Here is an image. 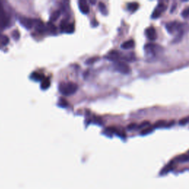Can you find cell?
<instances>
[{"instance_id":"6da1fadb","label":"cell","mask_w":189,"mask_h":189,"mask_svg":"<svg viewBox=\"0 0 189 189\" xmlns=\"http://www.w3.org/2000/svg\"><path fill=\"white\" fill-rule=\"evenodd\" d=\"M78 89V84L73 82H63L58 86V90L64 95L68 96L74 94Z\"/></svg>"},{"instance_id":"7a4b0ae2","label":"cell","mask_w":189,"mask_h":189,"mask_svg":"<svg viewBox=\"0 0 189 189\" xmlns=\"http://www.w3.org/2000/svg\"><path fill=\"white\" fill-rule=\"evenodd\" d=\"M183 25H182V23L178 22V21H172V22L168 23L166 25L167 31L169 33L174 34L177 33H180V31L183 30Z\"/></svg>"},{"instance_id":"3957f363","label":"cell","mask_w":189,"mask_h":189,"mask_svg":"<svg viewBox=\"0 0 189 189\" xmlns=\"http://www.w3.org/2000/svg\"><path fill=\"white\" fill-rule=\"evenodd\" d=\"M144 50H145L146 53L148 54V55H157L160 50H161V47L156 44H153V43H148V44H146L144 47Z\"/></svg>"},{"instance_id":"277c9868","label":"cell","mask_w":189,"mask_h":189,"mask_svg":"<svg viewBox=\"0 0 189 189\" xmlns=\"http://www.w3.org/2000/svg\"><path fill=\"white\" fill-rule=\"evenodd\" d=\"M114 67L117 71L122 74H129L130 73V71H131L129 66L126 63L122 62V61H117L114 64Z\"/></svg>"},{"instance_id":"5b68a950","label":"cell","mask_w":189,"mask_h":189,"mask_svg":"<svg viewBox=\"0 0 189 189\" xmlns=\"http://www.w3.org/2000/svg\"><path fill=\"white\" fill-rule=\"evenodd\" d=\"M19 21L21 23V25L23 27H25L27 29H31L32 28V27L33 26V25L35 24V19H32L31 18L25 16H21L20 17Z\"/></svg>"},{"instance_id":"8992f818","label":"cell","mask_w":189,"mask_h":189,"mask_svg":"<svg viewBox=\"0 0 189 189\" xmlns=\"http://www.w3.org/2000/svg\"><path fill=\"white\" fill-rule=\"evenodd\" d=\"M166 5H165L164 4L159 3L158 5H157V6L156 7L155 9H154V11H153L151 17H152L153 18H157V17H159L161 15L162 13L166 10Z\"/></svg>"},{"instance_id":"52a82bcc","label":"cell","mask_w":189,"mask_h":189,"mask_svg":"<svg viewBox=\"0 0 189 189\" xmlns=\"http://www.w3.org/2000/svg\"><path fill=\"white\" fill-rule=\"evenodd\" d=\"M61 29L62 31L66 33H71L74 31V25L73 24H69L66 21H62L61 23Z\"/></svg>"},{"instance_id":"ba28073f","label":"cell","mask_w":189,"mask_h":189,"mask_svg":"<svg viewBox=\"0 0 189 189\" xmlns=\"http://www.w3.org/2000/svg\"><path fill=\"white\" fill-rule=\"evenodd\" d=\"M146 35L147 38L151 41H154L157 37V32L153 27H149L146 30Z\"/></svg>"},{"instance_id":"9c48e42d","label":"cell","mask_w":189,"mask_h":189,"mask_svg":"<svg viewBox=\"0 0 189 189\" xmlns=\"http://www.w3.org/2000/svg\"><path fill=\"white\" fill-rule=\"evenodd\" d=\"M78 5H79V9L81 10V11L83 14H88L89 11H90V8H89L88 4H87V2L86 1H84V0L79 1L78 2Z\"/></svg>"},{"instance_id":"30bf717a","label":"cell","mask_w":189,"mask_h":189,"mask_svg":"<svg viewBox=\"0 0 189 189\" xmlns=\"http://www.w3.org/2000/svg\"><path fill=\"white\" fill-rule=\"evenodd\" d=\"M134 45H135V44H134V41L133 40H128L121 44V47L124 50H129L133 48Z\"/></svg>"},{"instance_id":"8fae6325","label":"cell","mask_w":189,"mask_h":189,"mask_svg":"<svg viewBox=\"0 0 189 189\" xmlns=\"http://www.w3.org/2000/svg\"><path fill=\"white\" fill-rule=\"evenodd\" d=\"M35 25L37 31H38L39 33L44 32V29H45V27H44V23H43L41 20L35 19Z\"/></svg>"},{"instance_id":"7c38bea8","label":"cell","mask_w":189,"mask_h":189,"mask_svg":"<svg viewBox=\"0 0 189 189\" xmlns=\"http://www.w3.org/2000/svg\"><path fill=\"white\" fill-rule=\"evenodd\" d=\"M108 58L111 60H117L121 58L120 53L117 50H112L109 53Z\"/></svg>"},{"instance_id":"4fadbf2b","label":"cell","mask_w":189,"mask_h":189,"mask_svg":"<svg viewBox=\"0 0 189 189\" xmlns=\"http://www.w3.org/2000/svg\"><path fill=\"white\" fill-rule=\"evenodd\" d=\"M31 78L33 80H35V81H41V80H44V75H42L41 73H40V72H33L32 74H31Z\"/></svg>"},{"instance_id":"5bb4252c","label":"cell","mask_w":189,"mask_h":189,"mask_svg":"<svg viewBox=\"0 0 189 189\" xmlns=\"http://www.w3.org/2000/svg\"><path fill=\"white\" fill-rule=\"evenodd\" d=\"M50 86V81L48 78H44L42 81H41V88L42 90H47L48 89Z\"/></svg>"},{"instance_id":"9a60e30c","label":"cell","mask_w":189,"mask_h":189,"mask_svg":"<svg viewBox=\"0 0 189 189\" xmlns=\"http://www.w3.org/2000/svg\"><path fill=\"white\" fill-rule=\"evenodd\" d=\"M138 4L136 3V2H131V3L128 4L127 8H128L129 11H131V12H134V11H135L138 8Z\"/></svg>"},{"instance_id":"2e32d148","label":"cell","mask_w":189,"mask_h":189,"mask_svg":"<svg viewBox=\"0 0 189 189\" xmlns=\"http://www.w3.org/2000/svg\"><path fill=\"white\" fill-rule=\"evenodd\" d=\"M166 121H163V120H160V121H157V122L154 124V128H160V127L166 126Z\"/></svg>"},{"instance_id":"e0dca14e","label":"cell","mask_w":189,"mask_h":189,"mask_svg":"<svg viewBox=\"0 0 189 189\" xmlns=\"http://www.w3.org/2000/svg\"><path fill=\"white\" fill-rule=\"evenodd\" d=\"M153 129H154V127L148 126L146 127V128L144 129H142L140 134H141L142 135H146V134H150V133L153 131Z\"/></svg>"},{"instance_id":"ac0fdd59","label":"cell","mask_w":189,"mask_h":189,"mask_svg":"<svg viewBox=\"0 0 189 189\" xmlns=\"http://www.w3.org/2000/svg\"><path fill=\"white\" fill-rule=\"evenodd\" d=\"M98 7H99V9H100V11H101V13H102L103 14H104V15H107V7H106L105 4H104L103 2H100L99 5H98Z\"/></svg>"},{"instance_id":"d6986e66","label":"cell","mask_w":189,"mask_h":189,"mask_svg":"<svg viewBox=\"0 0 189 189\" xmlns=\"http://www.w3.org/2000/svg\"><path fill=\"white\" fill-rule=\"evenodd\" d=\"M47 29L49 30L51 33H55L56 31V27L52 22H49L47 23Z\"/></svg>"},{"instance_id":"ffe728a7","label":"cell","mask_w":189,"mask_h":189,"mask_svg":"<svg viewBox=\"0 0 189 189\" xmlns=\"http://www.w3.org/2000/svg\"><path fill=\"white\" fill-rule=\"evenodd\" d=\"M60 11H54V13H53L52 15H51L50 16V19L52 20V21H55V20H56L57 18L59 17L60 16Z\"/></svg>"},{"instance_id":"44dd1931","label":"cell","mask_w":189,"mask_h":189,"mask_svg":"<svg viewBox=\"0 0 189 189\" xmlns=\"http://www.w3.org/2000/svg\"><path fill=\"white\" fill-rule=\"evenodd\" d=\"M177 160L180 162L189 161V154L188 155H181L177 158Z\"/></svg>"},{"instance_id":"7402d4cb","label":"cell","mask_w":189,"mask_h":189,"mask_svg":"<svg viewBox=\"0 0 189 189\" xmlns=\"http://www.w3.org/2000/svg\"><path fill=\"white\" fill-rule=\"evenodd\" d=\"M1 41H2V44H3V45H7V44L9 43V38H8L7 36H3Z\"/></svg>"},{"instance_id":"603a6c76","label":"cell","mask_w":189,"mask_h":189,"mask_svg":"<svg viewBox=\"0 0 189 189\" xmlns=\"http://www.w3.org/2000/svg\"><path fill=\"white\" fill-rule=\"evenodd\" d=\"M13 38H14L15 40H18V38H20V33L19 32H18V31L15 30V31L13 32Z\"/></svg>"},{"instance_id":"cb8c5ba5","label":"cell","mask_w":189,"mask_h":189,"mask_svg":"<svg viewBox=\"0 0 189 189\" xmlns=\"http://www.w3.org/2000/svg\"><path fill=\"white\" fill-rule=\"evenodd\" d=\"M188 122H189V116L188 117H184V118H183L182 120H180V125H185V124H186L187 123H188Z\"/></svg>"},{"instance_id":"d4e9b609","label":"cell","mask_w":189,"mask_h":189,"mask_svg":"<svg viewBox=\"0 0 189 189\" xmlns=\"http://www.w3.org/2000/svg\"><path fill=\"white\" fill-rule=\"evenodd\" d=\"M182 15H183V16H184V17L188 16H189V8L185 9L184 11H183V13H182Z\"/></svg>"},{"instance_id":"484cf974","label":"cell","mask_w":189,"mask_h":189,"mask_svg":"<svg viewBox=\"0 0 189 189\" xmlns=\"http://www.w3.org/2000/svg\"><path fill=\"white\" fill-rule=\"evenodd\" d=\"M60 102L61 103V105H62V106L67 105V101H66V100H64V99H60Z\"/></svg>"},{"instance_id":"4316f807","label":"cell","mask_w":189,"mask_h":189,"mask_svg":"<svg viewBox=\"0 0 189 189\" xmlns=\"http://www.w3.org/2000/svg\"><path fill=\"white\" fill-rule=\"evenodd\" d=\"M135 127H136V124H130L129 126L128 129H132L135 128Z\"/></svg>"},{"instance_id":"83f0119b","label":"cell","mask_w":189,"mask_h":189,"mask_svg":"<svg viewBox=\"0 0 189 189\" xmlns=\"http://www.w3.org/2000/svg\"><path fill=\"white\" fill-rule=\"evenodd\" d=\"M188 152H189V151H188Z\"/></svg>"}]
</instances>
